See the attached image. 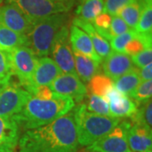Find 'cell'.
Masks as SVG:
<instances>
[{
    "label": "cell",
    "mask_w": 152,
    "mask_h": 152,
    "mask_svg": "<svg viewBox=\"0 0 152 152\" xmlns=\"http://www.w3.org/2000/svg\"><path fill=\"white\" fill-rule=\"evenodd\" d=\"M31 97L32 96L25 88L10 80L0 92V116L9 118L15 116Z\"/></svg>",
    "instance_id": "9"
},
{
    "label": "cell",
    "mask_w": 152,
    "mask_h": 152,
    "mask_svg": "<svg viewBox=\"0 0 152 152\" xmlns=\"http://www.w3.org/2000/svg\"><path fill=\"white\" fill-rule=\"evenodd\" d=\"M139 69L134 67L132 69L125 73L124 75L120 76L113 82V87L120 93L129 96L138 85L141 82Z\"/></svg>",
    "instance_id": "21"
},
{
    "label": "cell",
    "mask_w": 152,
    "mask_h": 152,
    "mask_svg": "<svg viewBox=\"0 0 152 152\" xmlns=\"http://www.w3.org/2000/svg\"><path fill=\"white\" fill-rule=\"evenodd\" d=\"M0 25L13 31L26 36L33 26L32 22L16 6L10 4L0 6Z\"/></svg>",
    "instance_id": "11"
},
{
    "label": "cell",
    "mask_w": 152,
    "mask_h": 152,
    "mask_svg": "<svg viewBox=\"0 0 152 152\" xmlns=\"http://www.w3.org/2000/svg\"><path fill=\"white\" fill-rule=\"evenodd\" d=\"M105 99L108 102L110 116L113 118H132L136 113L139 105L134 100L118 91L113 87Z\"/></svg>",
    "instance_id": "12"
},
{
    "label": "cell",
    "mask_w": 152,
    "mask_h": 152,
    "mask_svg": "<svg viewBox=\"0 0 152 152\" xmlns=\"http://www.w3.org/2000/svg\"><path fill=\"white\" fill-rule=\"evenodd\" d=\"M143 4H144V0H135L129 4L128 5L124 6L118 15L124 20V21L130 29L134 30V28L138 24Z\"/></svg>",
    "instance_id": "23"
},
{
    "label": "cell",
    "mask_w": 152,
    "mask_h": 152,
    "mask_svg": "<svg viewBox=\"0 0 152 152\" xmlns=\"http://www.w3.org/2000/svg\"><path fill=\"white\" fill-rule=\"evenodd\" d=\"M73 25L80 28L90 37L94 49L96 54L101 58V59L103 60L110 54V53L112 52V48L109 42L96 31V30L94 28L91 22L85 21L80 19L75 18L73 20Z\"/></svg>",
    "instance_id": "18"
},
{
    "label": "cell",
    "mask_w": 152,
    "mask_h": 152,
    "mask_svg": "<svg viewBox=\"0 0 152 152\" xmlns=\"http://www.w3.org/2000/svg\"><path fill=\"white\" fill-rule=\"evenodd\" d=\"M152 96V80L141 81L135 90L129 96L133 100H134L138 105L145 102L151 99Z\"/></svg>",
    "instance_id": "29"
},
{
    "label": "cell",
    "mask_w": 152,
    "mask_h": 152,
    "mask_svg": "<svg viewBox=\"0 0 152 152\" xmlns=\"http://www.w3.org/2000/svg\"><path fill=\"white\" fill-rule=\"evenodd\" d=\"M53 95L54 93L51 91L50 87L48 86L36 87L31 92V96L41 100H51L53 97Z\"/></svg>",
    "instance_id": "36"
},
{
    "label": "cell",
    "mask_w": 152,
    "mask_h": 152,
    "mask_svg": "<svg viewBox=\"0 0 152 152\" xmlns=\"http://www.w3.org/2000/svg\"><path fill=\"white\" fill-rule=\"evenodd\" d=\"M139 75L141 81L151 80L152 78V64H149L144 68H142L140 70H139Z\"/></svg>",
    "instance_id": "37"
},
{
    "label": "cell",
    "mask_w": 152,
    "mask_h": 152,
    "mask_svg": "<svg viewBox=\"0 0 152 152\" xmlns=\"http://www.w3.org/2000/svg\"><path fill=\"white\" fill-rule=\"evenodd\" d=\"M49 54L63 73L77 75L68 25L64 26L56 35Z\"/></svg>",
    "instance_id": "7"
},
{
    "label": "cell",
    "mask_w": 152,
    "mask_h": 152,
    "mask_svg": "<svg viewBox=\"0 0 152 152\" xmlns=\"http://www.w3.org/2000/svg\"><path fill=\"white\" fill-rule=\"evenodd\" d=\"M129 30H131L130 28L128 26V25L124 21V20L121 17L118 15L112 17L111 26L109 28V32L112 38L127 32Z\"/></svg>",
    "instance_id": "34"
},
{
    "label": "cell",
    "mask_w": 152,
    "mask_h": 152,
    "mask_svg": "<svg viewBox=\"0 0 152 152\" xmlns=\"http://www.w3.org/2000/svg\"><path fill=\"white\" fill-rule=\"evenodd\" d=\"M75 123L69 113L51 124L24 132L18 152H78Z\"/></svg>",
    "instance_id": "1"
},
{
    "label": "cell",
    "mask_w": 152,
    "mask_h": 152,
    "mask_svg": "<svg viewBox=\"0 0 152 152\" xmlns=\"http://www.w3.org/2000/svg\"><path fill=\"white\" fill-rule=\"evenodd\" d=\"M135 0H106L104 4L103 13H107L111 16L118 15L119 11Z\"/></svg>",
    "instance_id": "33"
},
{
    "label": "cell",
    "mask_w": 152,
    "mask_h": 152,
    "mask_svg": "<svg viewBox=\"0 0 152 152\" xmlns=\"http://www.w3.org/2000/svg\"><path fill=\"white\" fill-rule=\"evenodd\" d=\"M68 13L55 14L33 23L31 31L27 35L29 45L37 58L49 55L51 46L56 35L64 26L68 25Z\"/></svg>",
    "instance_id": "4"
},
{
    "label": "cell",
    "mask_w": 152,
    "mask_h": 152,
    "mask_svg": "<svg viewBox=\"0 0 152 152\" xmlns=\"http://www.w3.org/2000/svg\"><path fill=\"white\" fill-rule=\"evenodd\" d=\"M62 73L63 72L58 68V66L51 58H48V56L38 58L37 68L33 75L32 88L30 91L31 95L34 88L36 87L43 86H49L51 83Z\"/></svg>",
    "instance_id": "15"
},
{
    "label": "cell",
    "mask_w": 152,
    "mask_h": 152,
    "mask_svg": "<svg viewBox=\"0 0 152 152\" xmlns=\"http://www.w3.org/2000/svg\"><path fill=\"white\" fill-rule=\"evenodd\" d=\"M111 21H112V16L110 15L107 13H102L95 18V20L91 22V24L101 36H102L107 40H111L112 37L109 32Z\"/></svg>",
    "instance_id": "30"
},
{
    "label": "cell",
    "mask_w": 152,
    "mask_h": 152,
    "mask_svg": "<svg viewBox=\"0 0 152 152\" xmlns=\"http://www.w3.org/2000/svg\"><path fill=\"white\" fill-rule=\"evenodd\" d=\"M16 6L34 23L38 20L60 13H68L73 8L74 0H4Z\"/></svg>",
    "instance_id": "5"
},
{
    "label": "cell",
    "mask_w": 152,
    "mask_h": 152,
    "mask_svg": "<svg viewBox=\"0 0 152 152\" xmlns=\"http://www.w3.org/2000/svg\"><path fill=\"white\" fill-rule=\"evenodd\" d=\"M75 107L74 100L68 96L53 95L51 100L31 97L20 113L14 116L20 129L26 131L51 124L70 113Z\"/></svg>",
    "instance_id": "2"
},
{
    "label": "cell",
    "mask_w": 152,
    "mask_h": 152,
    "mask_svg": "<svg viewBox=\"0 0 152 152\" xmlns=\"http://www.w3.org/2000/svg\"><path fill=\"white\" fill-rule=\"evenodd\" d=\"M51 91L60 96L72 98L75 102L80 103L88 93L86 86L78 75L61 74L49 86Z\"/></svg>",
    "instance_id": "10"
},
{
    "label": "cell",
    "mask_w": 152,
    "mask_h": 152,
    "mask_svg": "<svg viewBox=\"0 0 152 152\" xmlns=\"http://www.w3.org/2000/svg\"><path fill=\"white\" fill-rule=\"evenodd\" d=\"M102 63L104 75L113 80H116L134 67L129 55L115 51H112Z\"/></svg>",
    "instance_id": "14"
},
{
    "label": "cell",
    "mask_w": 152,
    "mask_h": 152,
    "mask_svg": "<svg viewBox=\"0 0 152 152\" xmlns=\"http://www.w3.org/2000/svg\"><path fill=\"white\" fill-rule=\"evenodd\" d=\"M4 0H0V4H2V3L4 2Z\"/></svg>",
    "instance_id": "40"
},
{
    "label": "cell",
    "mask_w": 152,
    "mask_h": 152,
    "mask_svg": "<svg viewBox=\"0 0 152 152\" xmlns=\"http://www.w3.org/2000/svg\"><path fill=\"white\" fill-rule=\"evenodd\" d=\"M87 87L91 94L105 97L109 91L113 87V80L106 75L98 73L88 82Z\"/></svg>",
    "instance_id": "24"
},
{
    "label": "cell",
    "mask_w": 152,
    "mask_h": 152,
    "mask_svg": "<svg viewBox=\"0 0 152 152\" xmlns=\"http://www.w3.org/2000/svg\"><path fill=\"white\" fill-rule=\"evenodd\" d=\"M77 140L81 146H89L97 141L120 123L121 119L89 112L83 102L73 108Z\"/></svg>",
    "instance_id": "3"
},
{
    "label": "cell",
    "mask_w": 152,
    "mask_h": 152,
    "mask_svg": "<svg viewBox=\"0 0 152 152\" xmlns=\"http://www.w3.org/2000/svg\"><path fill=\"white\" fill-rule=\"evenodd\" d=\"M136 35V31L134 29H131L129 31L121 34L119 36L114 37L111 41V48L112 51L118 52V53H124L125 46L130 41L132 38L134 37Z\"/></svg>",
    "instance_id": "32"
},
{
    "label": "cell",
    "mask_w": 152,
    "mask_h": 152,
    "mask_svg": "<svg viewBox=\"0 0 152 152\" xmlns=\"http://www.w3.org/2000/svg\"><path fill=\"white\" fill-rule=\"evenodd\" d=\"M69 41L73 51L86 55L102 64V60L96 54L90 37L83 30L73 24L69 31Z\"/></svg>",
    "instance_id": "17"
},
{
    "label": "cell",
    "mask_w": 152,
    "mask_h": 152,
    "mask_svg": "<svg viewBox=\"0 0 152 152\" xmlns=\"http://www.w3.org/2000/svg\"><path fill=\"white\" fill-rule=\"evenodd\" d=\"M13 75L19 80V85L30 93L32 88V79L37 68L38 58L28 46H21L8 53ZM31 94V93H30Z\"/></svg>",
    "instance_id": "6"
},
{
    "label": "cell",
    "mask_w": 152,
    "mask_h": 152,
    "mask_svg": "<svg viewBox=\"0 0 152 152\" xmlns=\"http://www.w3.org/2000/svg\"><path fill=\"white\" fill-rule=\"evenodd\" d=\"M7 85V84H6ZM6 85H4V84H2V83H0V92L2 91V90L4 88V86H5Z\"/></svg>",
    "instance_id": "38"
},
{
    "label": "cell",
    "mask_w": 152,
    "mask_h": 152,
    "mask_svg": "<svg viewBox=\"0 0 152 152\" xmlns=\"http://www.w3.org/2000/svg\"><path fill=\"white\" fill-rule=\"evenodd\" d=\"M134 31L140 34H152V0H144L140 16Z\"/></svg>",
    "instance_id": "27"
},
{
    "label": "cell",
    "mask_w": 152,
    "mask_h": 152,
    "mask_svg": "<svg viewBox=\"0 0 152 152\" xmlns=\"http://www.w3.org/2000/svg\"><path fill=\"white\" fill-rule=\"evenodd\" d=\"M152 34H140L136 32L134 37L132 38L125 46L124 53L134 56L148 48H151Z\"/></svg>",
    "instance_id": "26"
},
{
    "label": "cell",
    "mask_w": 152,
    "mask_h": 152,
    "mask_svg": "<svg viewBox=\"0 0 152 152\" xmlns=\"http://www.w3.org/2000/svg\"><path fill=\"white\" fill-rule=\"evenodd\" d=\"M21 129L13 117L0 116V152H15L19 145Z\"/></svg>",
    "instance_id": "13"
},
{
    "label": "cell",
    "mask_w": 152,
    "mask_h": 152,
    "mask_svg": "<svg viewBox=\"0 0 152 152\" xmlns=\"http://www.w3.org/2000/svg\"><path fill=\"white\" fill-rule=\"evenodd\" d=\"M127 139L131 152H143L151 150L152 129L144 125L131 121L127 133Z\"/></svg>",
    "instance_id": "16"
},
{
    "label": "cell",
    "mask_w": 152,
    "mask_h": 152,
    "mask_svg": "<svg viewBox=\"0 0 152 152\" xmlns=\"http://www.w3.org/2000/svg\"><path fill=\"white\" fill-rule=\"evenodd\" d=\"M131 121L121 120L107 134L87 146L88 152H131L127 139Z\"/></svg>",
    "instance_id": "8"
},
{
    "label": "cell",
    "mask_w": 152,
    "mask_h": 152,
    "mask_svg": "<svg viewBox=\"0 0 152 152\" xmlns=\"http://www.w3.org/2000/svg\"><path fill=\"white\" fill-rule=\"evenodd\" d=\"M13 75L10 59L8 53L0 50V83L8 84Z\"/></svg>",
    "instance_id": "31"
},
{
    "label": "cell",
    "mask_w": 152,
    "mask_h": 152,
    "mask_svg": "<svg viewBox=\"0 0 152 152\" xmlns=\"http://www.w3.org/2000/svg\"><path fill=\"white\" fill-rule=\"evenodd\" d=\"M104 4L105 0H83L76 9V18L91 23L96 17L103 13Z\"/></svg>",
    "instance_id": "22"
},
{
    "label": "cell",
    "mask_w": 152,
    "mask_h": 152,
    "mask_svg": "<svg viewBox=\"0 0 152 152\" xmlns=\"http://www.w3.org/2000/svg\"><path fill=\"white\" fill-rule=\"evenodd\" d=\"M28 45L29 42L26 35L13 31L0 25V50L10 53L19 47Z\"/></svg>",
    "instance_id": "20"
},
{
    "label": "cell",
    "mask_w": 152,
    "mask_h": 152,
    "mask_svg": "<svg viewBox=\"0 0 152 152\" xmlns=\"http://www.w3.org/2000/svg\"><path fill=\"white\" fill-rule=\"evenodd\" d=\"M131 60L136 68H144L152 62V48H148L138 54L131 56Z\"/></svg>",
    "instance_id": "35"
},
{
    "label": "cell",
    "mask_w": 152,
    "mask_h": 152,
    "mask_svg": "<svg viewBox=\"0 0 152 152\" xmlns=\"http://www.w3.org/2000/svg\"><path fill=\"white\" fill-rule=\"evenodd\" d=\"M82 102L85 104L87 110L92 113L111 117L108 102L104 97L87 93Z\"/></svg>",
    "instance_id": "25"
},
{
    "label": "cell",
    "mask_w": 152,
    "mask_h": 152,
    "mask_svg": "<svg viewBox=\"0 0 152 152\" xmlns=\"http://www.w3.org/2000/svg\"><path fill=\"white\" fill-rule=\"evenodd\" d=\"M143 152H152L151 150H149V151H143Z\"/></svg>",
    "instance_id": "39"
},
{
    "label": "cell",
    "mask_w": 152,
    "mask_h": 152,
    "mask_svg": "<svg viewBox=\"0 0 152 152\" xmlns=\"http://www.w3.org/2000/svg\"><path fill=\"white\" fill-rule=\"evenodd\" d=\"M73 53L77 75L83 83H88L93 76L100 72V63L75 51H73Z\"/></svg>",
    "instance_id": "19"
},
{
    "label": "cell",
    "mask_w": 152,
    "mask_h": 152,
    "mask_svg": "<svg viewBox=\"0 0 152 152\" xmlns=\"http://www.w3.org/2000/svg\"><path fill=\"white\" fill-rule=\"evenodd\" d=\"M131 121L152 129V102L151 99L139 105L136 113L131 118Z\"/></svg>",
    "instance_id": "28"
}]
</instances>
